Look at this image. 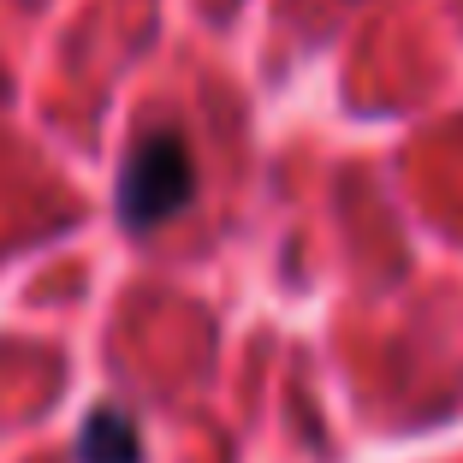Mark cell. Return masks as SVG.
Returning a JSON list of instances; mask_svg holds the SVG:
<instances>
[{
	"label": "cell",
	"mask_w": 463,
	"mask_h": 463,
	"mask_svg": "<svg viewBox=\"0 0 463 463\" xmlns=\"http://www.w3.org/2000/svg\"><path fill=\"white\" fill-rule=\"evenodd\" d=\"M113 203H119L125 232H161L178 208H191L196 203V155L184 143V131L155 125V131L137 137L119 166Z\"/></svg>",
	"instance_id": "cell-1"
},
{
	"label": "cell",
	"mask_w": 463,
	"mask_h": 463,
	"mask_svg": "<svg viewBox=\"0 0 463 463\" xmlns=\"http://www.w3.org/2000/svg\"><path fill=\"white\" fill-rule=\"evenodd\" d=\"M78 463H143V428L119 404L90 410V422L78 428Z\"/></svg>",
	"instance_id": "cell-2"
}]
</instances>
